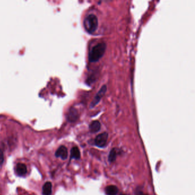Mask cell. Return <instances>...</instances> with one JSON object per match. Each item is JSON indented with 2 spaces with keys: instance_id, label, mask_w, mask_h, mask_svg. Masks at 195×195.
Instances as JSON below:
<instances>
[{
  "instance_id": "cell-9",
  "label": "cell",
  "mask_w": 195,
  "mask_h": 195,
  "mask_svg": "<svg viewBox=\"0 0 195 195\" xmlns=\"http://www.w3.org/2000/svg\"><path fill=\"white\" fill-rule=\"evenodd\" d=\"M52 185L50 182H46L43 186V195H52Z\"/></svg>"
},
{
  "instance_id": "cell-13",
  "label": "cell",
  "mask_w": 195,
  "mask_h": 195,
  "mask_svg": "<svg viewBox=\"0 0 195 195\" xmlns=\"http://www.w3.org/2000/svg\"><path fill=\"white\" fill-rule=\"evenodd\" d=\"M4 161V156L2 151L0 149V166L3 163Z\"/></svg>"
},
{
  "instance_id": "cell-8",
  "label": "cell",
  "mask_w": 195,
  "mask_h": 195,
  "mask_svg": "<svg viewBox=\"0 0 195 195\" xmlns=\"http://www.w3.org/2000/svg\"><path fill=\"white\" fill-rule=\"evenodd\" d=\"M101 129V124L98 121H93L89 125L90 132L93 133H97Z\"/></svg>"
},
{
  "instance_id": "cell-10",
  "label": "cell",
  "mask_w": 195,
  "mask_h": 195,
  "mask_svg": "<svg viewBox=\"0 0 195 195\" xmlns=\"http://www.w3.org/2000/svg\"><path fill=\"white\" fill-rule=\"evenodd\" d=\"M105 191L107 195H117L118 188L115 185H109L106 187Z\"/></svg>"
},
{
  "instance_id": "cell-7",
  "label": "cell",
  "mask_w": 195,
  "mask_h": 195,
  "mask_svg": "<svg viewBox=\"0 0 195 195\" xmlns=\"http://www.w3.org/2000/svg\"><path fill=\"white\" fill-rule=\"evenodd\" d=\"M78 117V113L77 111L74 108H72L69 112L68 115V119L70 122H74L76 121Z\"/></svg>"
},
{
  "instance_id": "cell-15",
  "label": "cell",
  "mask_w": 195,
  "mask_h": 195,
  "mask_svg": "<svg viewBox=\"0 0 195 195\" xmlns=\"http://www.w3.org/2000/svg\"></svg>"
},
{
  "instance_id": "cell-4",
  "label": "cell",
  "mask_w": 195,
  "mask_h": 195,
  "mask_svg": "<svg viewBox=\"0 0 195 195\" xmlns=\"http://www.w3.org/2000/svg\"><path fill=\"white\" fill-rule=\"evenodd\" d=\"M108 137V134L107 132L99 134L94 140L95 145L100 148L104 147L107 144Z\"/></svg>"
},
{
  "instance_id": "cell-11",
  "label": "cell",
  "mask_w": 195,
  "mask_h": 195,
  "mask_svg": "<svg viewBox=\"0 0 195 195\" xmlns=\"http://www.w3.org/2000/svg\"><path fill=\"white\" fill-rule=\"evenodd\" d=\"M70 158L74 159H79L80 158V152L77 146H74L70 152Z\"/></svg>"
},
{
  "instance_id": "cell-14",
  "label": "cell",
  "mask_w": 195,
  "mask_h": 195,
  "mask_svg": "<svg viewBox=\"0 0 195 195\" xmlns=\"http://www.w3.org/2000/svg\"><path fill=\"white\" fill-rule=\"evenodd\" d=\"M136 195H147L144 194L141 191H138L136 193Z\"/></svg>"
},
{
  "instance_id": "cell-2",
  "label": "cell",
  "mask_w": 195,
  "mask_h": 195,
  "mask_svg": "<svg viewBox=\"0 0 195 195\" xmlns=\"http://www.w3.org/2000/svg\"><path fill=\"white\" fill-rule=\"evenodd\" d=\"M98 19L94 15H89L84 19V26L86 31L90 34L94 33L98 29Z\"/></svg>"
},
{
  "instance_id": "cell-6",
  "label": "cell",
  "mask_w": 195,
  "mask_h": 195,
  "mask_svg": "<svg viewBox=\"0 0 195 195\" xmlns=\"http://www.w3.org/2000/svg\"><path fill=\"white\" fill-rule=\"evenodd\" d=\"M15 172L19 176H24L27 173L26 166L23 163H18L15 166Z\"/></svg>"
},
{
  "instance_id": "cell-1",
  "label": "cell",
  "mask_w": 195,
  "mask_h": 195,
  "mask_svg": "<svg viewBox=\"0 0 195 195\" xmlns=\"http://www.w3.org/2000/svg\"><path fill=\"white\" fill-rule=\"evenodd\" d=\"M107 45L105 43H100L94 45L89 53V60L91 63H96L101 59L105 52Z\"/></svg>"
},
{
  "instance_id": "cell-12",
  "label": "cell",
  "mask_w": 195,
  "mask_h": 195,
  "mask_svg": "<svg viewBox=\"0 0 195 195\" xmlns=\"http://www.w3.org/2000/svg\"><path fill=\"white\" fill-rule=\"evenodd\" d=\"M117 150L115 148H113L111 151L110 152L109 155L108 156V160L111 162H112L116 160L117 155Z\"/></svg>"
},
{
  "instance_id": "cell-5",
  "label": "cell",
  "mask_w": 195,
  "mask_h": 195,
  "mask_svg": "<svg viewBox=\"0 0 195 195\" xmlns=\"http://www.w3.org/2000/svg\"><path fill=\"white\" fill-rule=\"evenodd\" d=\"M55 155L57 157H60L63 160H66L68 157V149L65 146H60L56 152Z\"/></svg>"
},
{
  "instance_id": "cell-3",
  "label": "cell",
  "mask_w": 195,
  "mask_h": 195,
  "mask_svg": "<svg viewBox=\"0 0 195 195\" xmlns=\"http://www.w3.org/2000/svg\"><path fill=\"white\" fill-rule=\"evenodd\" d=\"M107 91V85H104L102 86V87L100 88V89L98 91V93L96 94L95 97L93 98L92 103L90 105L91 108H92L94 107L95 106H96V105L98 104V103L100 101V100H101V98H103V96L105 95Z\"/></svg>"
}]
</instances>
